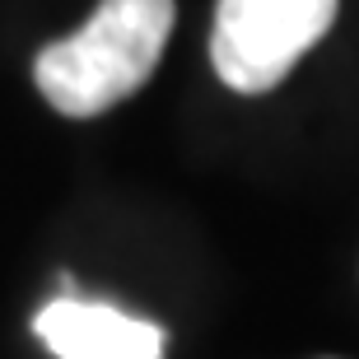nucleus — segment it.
<instances>
[{"mask_svg":"<svg viewBox=\"0 0 359 359\" xmlns=\"http://www.w3.org/2000/svg\"><path fill=\"white\" fill-rule=\"evenodd\" d=\"M173 19V0H103L80 33L38 52L42 98L66 117H98L131 98L159 66Z\"/></svg>","mask_w":359,"mask_h":359,"instance_id":"obj_1","label":"nucleus"},{"mask_svg":"<svg viewBox=\"0 0 359 359\" xmlns=\"http://www.w3.org/2000/svg\"><path fill=\"white\" fill-rule=\"evenodd\" d=\"M33 332L56 359H159L163 332L93 299H52L33 318Z\"/></svg>","mask_w":359,"mask_h":359,"instance_id":"obj_3","label":"nucleus"},{"mask_svg":"<svg viewBox=\"0 0 359 359\" xmlns=\"http://www.w3.org/2000/svg\"><path fill=\"white\" fill-rule=\"evenodd\" d=\"M336 0H219L210 66L233 93H266L327 38Z\"/></svg>","mask_w":359,"mask_h":359,"instance_id":"obj_2","label":"nucleus"}]
</instances>
